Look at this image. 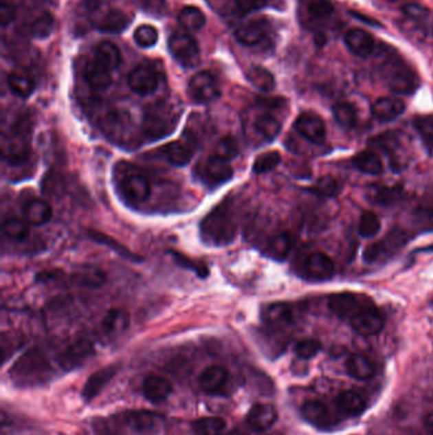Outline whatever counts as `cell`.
<instances>
[{
	"instance_id": "cell-40",
	"label": "cell",
	"mask_w": 433,
	"mask_h": 435,
	"mask_svg": "<svg viewBox=\"0 0 433 435\" xmlns=\"http://www.w3.org/2000/svg\"><path fill=\"white\" fill-rule=\"evenodd\" d=\"M301 412H302V416L314 425H323L329 420V411L326 409V406L323 402L318 401V400L305 402L301 409Z\"/></svg>"
},
{
	"instance_id": "cell-49",
	"label": "cell",
	"mask_w": 433,
	"mask_h": 435,
	"mask_svg": "<svg viewBox=\"0 0 433 435\" xmlns=\"http://www.w3.org/2000/svg\"><path fill=\"white\" fill-rule=\"evenodd\" d=\"M310 190L320 198H334L341 191V186L333 177L323 176L318 180L314 186H311Z\"/></svg>"
},
{
	"instance_id": "cell-41",
	"label": "cell",
	"mask_w": 433,
	"mask_h": 435,
	"mask_svg": "<svg viewBox=\"0 0 433 435\" xmlns=\"http://www.w3.org/2000/svg\"><path fill=\"white\" fill-rule=\"evenodd\" d=\"M225 427V420L217 416L199 418L192 423V429L197 435H221Z\"/></svg>"
},
{
	"instance_id": "cell-31",
	"label": "cell",
	"mask_w": 433,
	"mask_h": 435,
	"mask_svg": "<svg viewBox=\"0 0 433 435\" xmlns=\"http://www.w3.org/2000/svg\"><path fill=\"white\" fill-rule=\"evenodd\" d=\"M163 153L170 165L182 167L191 162L193 157V148H192L191 142L175 140L167 144L163 149Z\"/></svg>"
},
{
	"instance_id": "cell-64",
	"label": "cell",
	"mask_w": 433,
	"mask_h": 435,
	"mask_svg": "<svg viewBox=\"0 0 433 435\" xmlns=\"http://www.w3.org/2000/svg\"><path fill=\"white\" fill-rule=\"evenodd\" d=\"M388 1H400V0H388Z\"/></svg>"
},
{
	"instance_id": "cell-61",
	"label": "cell",
	"mask_w": 433,
	"mask_h": 435,
	"mask_svg": "<svg viewBox=\"0 0 433 435\" xmlns=\"http://www.w3.org/2000/svg\"><path fill=\"white\" fill-rule=\"evenodd\" d=\"M175 257L182 266H187V268H191L192 270H195L200 277H206L208 275V268L203 265V264H199V262H192L187 257L181 256L178 253H175Z\"/></svg>"
},
{
	"instance_id": "cell-27",
	"label": "cell",
	"mask_w": 433,
	"mask_h": 435,
	"mask_svg": "<svg viewBox=\"0 0 433 435\" xmlns=\"http://www.w3.org/2000/svg\"><path fill=\"white\" fill-rule=\"evenodd\" d=\"M130 326V315L122 308H112L102 319V330L106 335L117 336L124 334Z\"/></svg>"
},
{
	"instance_id": "cell-8",
	"label": "cell",
	"mask_w": 433,
	"mask_h": 435,
	"mask_svg": "<svg viewBox=\"0 0 433 435\" xmlns=\"http://www.w3.org/2000/svg\"><path fill=\"white\" fill-rule=\"evenodd\" d=\"M3 157L12 165L22 163L28 157L30 142H28V127L23 121L17 125L8 135H3Z\"/></svg>"
},
{
	"instance_id": "cell-22",
	"label": "cell",
	"mask_w": 433,
	"mask_h": 435,
	"mask_svg": "<svg viewBox=\"0 0 433 435\" xmlns=\"http://www.w3.org/2000/svg\"><path fill=\"white\" fill-rule=\"evenodd\" d=\"M344 42L355 55L361 58L370 56L375 49V40L373 34L361 28L350 30L344 36Z\"/></svg>"
},
{
	"instance_id": "cell-13",
	"label": "cell",
	"mask_w": 433,
	"mask_h": 435,
	"mask_svg": "<svg viewBox=\"0 0 433 435\" xmlns=\"http://www.w3.org/2000/svg\"><path fill=\"white\" fill-rule=\"evenodd\" d=\"M333 13V4L329 0H299V18L307 27L325 21Z\"/></svg>"
},
{
	"instance_id": "cell-16",
	"label": "cell",
	"mask_w": 433,
	"mask_h": 435,
	"mask_svg": "<svg viewBox=\"0 0 433 435\" xmlns=\"http://www.w3.org/2000/svg\"><path fill=\"white\" fill-rule=\"evenodd\" d=\"M351 325L359 335L374 336L383 331L385 319L379 310L368 307L351 318Z\"/></svg>"
},
{
	"instance_id": "cell-45",
	"label": "cell",
	"mask_w": 433,
	"mask_h": 435,
	"mask_svg": "<svg viewBox=\"0 0 433 435\" xmlns=\"http://www.w3.org/2000/svg\"><path fill=\"white\" fill-rule=\"evenodd\" d=\"M55 28V18L50 13L43 12L38 17L34 18L30 25V34L34 39H46L49 37Z\"/></svg>"
},
{
	"instance_id": "cell-52",
	"label": "cell",
	"mask_w": 433,
	"mask_h": 435,
	"mask_svg": "<svg viewBox=\"0 0 433 435\" xmlns=\"http://www.w3.org/2000/svg\"><path fill=\"white\" fill-rule=\"evenodd\" d=\"M238 153H239V145H238L236 140L230 136L219 140L215 145V151H214L215 156L225 159V160L235 158L238 156Z\"/></svg>"
},
{
	"instance_id": "cell-60",
	"label": "cell",
	"mask_w": 433,
	"mask_h": 435,
	"mask_svg": "<svg viewBox=\"0 0 433 435\" xmlns=\"http://www.w3.org/2000/svg\"><path fill=\"white\" fill-rule=\"evenodd\" d=\"M16 18V8L8 1H3L0 6V22L3 27L10 25Z\"/></svg>"
},
{
	"instance_id": "cell-30",
	"label": "cell",
	"mask_w": 433,
	"mask_h": 435,
	"mask_svg": "<svg viewBox=\"0 0 433 435\" xmlns=\"http://www.w3.org/2000/svg\"><path fill=\"white\" fill-rule=\"evenodd\" d=\"M23 214L30 224L42 226L46 224L52 217V208L47 201L34 199L25 204Z\"/></svg>"
},
{
	"instance_id": "cell-1",
	"label": "cell",
	"mask_w": 433,
	"mask_h": 435,
	"mask_svg": "<svg viewBox=\"0 0 433 435\" xmlns=\"http://www.w3.org/2000/svg\"><path fill=\"white\" fill-rule=\"evenodd\" d=\"M238 232V220L233 206L227 202L217 205L201 223L202 241L208 246L221 247L233 242Z\"/></svg>"
},
{
	"instance_id": "cell-56",
	"label": "cell",
	"mask_w": 433,
	"mask_h": 435,
	"mask_svg": "<svg viewBox=\"0 0 433 435\" xmlns=\"http://www.w3.org/2000/svg\"><path fill=\"white\" fill-rule=\"evenodd\" d=\"M268 0H235V10L241 16H247L252 12L266 7Z\"/></svg>"
},
{
	"instance_id": "cell-57",
	"label": "cell",
	"mask_w": 433,
	"mask_h": 435,
	"mask_svg": "<svg viewBox=\"0 0 433 435\" xmlns=\"http://www.w3.org/2000/svg\"><path fill=\"white\" fill-rule=\"evenodd\" d=\"M401 9H403V13H404L407 17L410 18V19H414L417 22L425 21V19L428 18V16L431 14L430 10L425 8V7L421 6V4H414V3L406 4Z\"/></svg>"
},
{
	"instance_id": "cell-17",
	"label": "cell",
	"mask_w": 433,
	"mask_h": 435,
	"mask_svg": "<svg viewBox=\"0 0 433 435\" xmlns=\"http://www.w3.org/2000/svg\"><path fill=\"white\" fill-rule=\"evenodd\" d=\"M93 352V343L89 340L82 339L67 346V349L60 354L58 363L63 368L71 370L80 367L84 361L92 355Z\"/></svg>"
},
{
	"instance_id": "cell-46",
	"label": "cell",
	"mask_w": 433,
	"mask_h": 435,
	"mask_svg": "<svg viewBox=\"0 0 433 435\" xmlns=\"http://www.w3.org/2000/svg\"><path fill=\"white\" fill-rule=\"evenodd\" d=\"M334 120L343 127H353L357 124V111L348 102H338L333 106Z\"/></svg>"
},
{
	"instance_id": "cell-15",
	"label": "cell",
	"mask_w": 433,
	"mask_h": 435,
	"mask_svg": "<svg viewBox=\"0 0 433 435\" xmlns=\"http://www.w3.org/2000/svg\"><path fill=\"white\" fill-rule=\"evenodd\" d=\"M302 270L305 277L309 279L325 282L333 277L334 264L332 259L328 255H325L324 252H311L304 261Z\"/></svg>"
},
{
	"instance_id": "cell-14",
	"label": "cell",
	"mask_w": 433,
	"mask_h": 435,
	"mask_svg": "<svg viewBox=\"0 0 433 435\" xmlns=\"http://www.w3.org/2000/svg\"><path fill=\"white\" fill-rule=\"evenodd\" d=\"M293 127L302 138H305L310 142H314L318 145L324 142L326 129L323 118L318 116L317 114H301L300 116L296 118Z\"/></svg>"
},
{
	"instance_id": "cell-38",
	"label": "cell",
	"mask_w": 433,
	"mask_h": 435,
	"mask_svg": "<svg viewBox=\"0 0 433 435\" xmlns=\"http://www.w3.org/2000/svg\"><path fill=\"white\" fill-rule=\"evenodd\" d=\"M8 85L13 94L27 98L34 92L36 82L34 78L23 72H13L8 76Z\"/></svg>"
},
{
	"instance_id": "cell-20",
	"label": "cell",
	"mask_w": 433,
	"mask_h": 435,
	"mask_svg": "<svg viewBox=\"0 0 433 435\" xmlns=\"http://www.w3.org/2000/svg\"><path fill=\"white\" fill-rule=\"evenodd\" d=\"M268 31L269 25L265 19H256L239 25L235 31V37L245 46H257L266 40Z\"/></svg>"
},
{
	"instance_id": "cell-11",
	"label": "cell",
	"mask_w": 433,
	"mask_h": 435,
	"mask_svg": "<svg viewBox=\"0 0 433 435\" xmlns=\"http://www.w3.org/2000/svg\"><path fill=\"white\" fill-rule=\"evenodd\" d=\"M328 306L329 310H332L337 317L351 319L361 310L371 307V301L368 299H361V297L357 294L343 292L331 295Z\"/></svg>"
},
{
	"instance_id": "cell-50",
	"label": "cell",
	"mask_w": 433,
	"mask_h": 435,
	"mask_svg": "<svg viewBox=\"0 0 433 435\" xmlns=\"http://www.w3.org/2000/svg\"><path fill=\"white\" fill-rule=\"evenodd\" d=\"M159 34L155 27L151 25H142L136 28L133 34V40L142 49H149L157 45Z\"/></svg>"
},
{
	"instance_id": "cell-32",
	"label": "cell",
	"mask_w": 433,
	"mask_h": 435,
	"mask_svg": "<svg viewBox=\"0 0 433 435\" xmlns=\"http://www.w3.org/2000/svg\"><path fill=\"white\" fill-rule=\"evenodd\" d=\"M295 317V310L289 303H275L265 310V321L269 326L283 327L290 325Z\"/></svg>"
},
{
	"instance_id": "cell-54",
	"label": "cell",
	"mask_w": 433,
	"mask_h": 435,
	"mask_svg": "<svg viewBox=\"0 0 433 435\" xmlns=\"http://www.w3.org/2000/svg\"><path fill=\"white\" fill-rule=\"evenodd\" d=\"M322 345L315 339H304L295 345V352L301 359H311L320 350Z\"/></svg>"
},
{
	"instance_id": "cell-53",
	"label": "cell",
	"mask_w": 433,
	"mask_h": 435,
	"mask_svg": "<svg viewBox=\"0 0 433 435\" xmlns=\"http://www.w3.org/2000/svg\"><path fill=\"white\" fill-rule=\"evenodd\" d=\"M133 3L154 17L160 18L167 14V0H133Z\"/></svg>"
},
{
	"instance_id": "cell-3",
	"label": "cell",
	"mask_w": 433,
	"mask_h": 435,
	"mask_svg": "<svg viewBox=\"0 0 433 435\" xmlns=\"http://www.w3.org/2000/svg\"><path fill=\"white\" fill-rule=\"evenodd\" d=\"M179 120V111L173 105L157 103L145 112L142 120V135L149 140H158L175 131Z\"/></svg>"
},
{
	"instance_id": "cell-36",
	"label": "cell",
	"mask_w": 433,
	"mask_h": 435,
	"mask_svg": "<svg viewBox=\"0 0 433 435\" xmlns=\"http://www.w3.org/2000/svg\"><path fill=\"white\" fill-rule=\"evenodd\" d=\"M93 59L98 60L109 70H116L121 63V54L116 45L112 42L104 41L98 43L92 52Z\"/></svg>"
},
{
	"instance_id": "cell-33",
	"label": "cell",
	"mask_w": 433,
	"mask_h": 435,
	"mask_svg": "<svg viewBox=\"0 0 433 435\" xmlns=\"http://www.w3.org/2000/svg\"><path fill=\"white\" fill-rule=\"evenodd\" d=\"M117 368L115 367H106L100 369L96 373H93L84 385L83 396L85 400H93L100 391L104 388V385L116 374Z\"/></svg>"
},
{
	"instance_id": "cell-48",
	"label": "cell",
	"mask_w": 433,
	"mask_h": 435,
	"mask_svg": "<svg viewBox=\"0 0 433 435\" xmlns=\"http://www.w3.org/2000/svg\"><path fill=\"white\" fill-rule=\"evenodd\" d=\"M380 228H381V223L375 213L365 211L359 218L358 233L361 237L373 238L380 232Z\"/></svg>"
},
{
	"instance_id": "cell-28",
	"label": "cell",
	"mask_w": 433,
	"mask_h": 435,
	"mask_svg": "<svg viewBox=\"0 0 433 435\" xmlns=\"http://www.w3.org/2000/svg\"><path fill=\"white\" fill-rule=\"evenodd\" d=\"M144 396L154 403L166 401L172 392V385L166 378L158 376H148L142 385Z\"/></svg>"
},
{
	"instance_id": "cell-12",
	"label": "cell",
	"mask_w": 433,
	"mask_h": 435,
	"mask_svg": "<svg viewBox=\"0 0 433 435\" xmlns=\"http://www.w3.org/2000/svg\"><path fill=\"white\" fill-rule=\"evenodd\" d=\"M127 82L133 92L140 96H149L158 88V72L151 64H140L131 70Z\"/></svg>"
},
{
	"instance_id": "cell-62",
	"label": "cell",
	"mask_w": 433,
	"mask_h": 435,
	"mask_svg": "<svg viewBox=\"0 0 433 435\" xmlns=\"http://www.w3.org/2000/svg\"><path fill=\"white\" fill-rule=\"evenodd\" d=\"M352 16H355V17H357L359 21L362 19L364 22H366L367 25H380V23L375 21L374 18L365 17L364 14H359V13H356V12H352Z\"/></svg>"
},
{
	"instance_id": "cell-39",
	"label": "cell",
	"mask_w": 433,
	"mask_h": 435,
	"mask_svg": "<svg viewBox=\"0 0 433 435\" xmlns=\"http://www.w3.org/2000/svg\"><path fill=\"white\" fill-rule=\"evenodd\" d=\"M337 405L348 415H358L365 410L366 402L361 394L355 391H344L337 399Z\"/></svg>"
},
{
	"instance_id": "cell-42",
	"label": "cell",
	"mask_w": 433,
	"mask_h": 435,
	"mask_svg": "<svg viewBox=\"0 0 433 435\" xmlns=\"http://www.w3.org/2000/svg\"><path fill=\"white\" fill-rule=\"evenodd\" d=\"M247 78L250 83L262 92H271L275 88V76H272V73L268 72L265 67H250L247 73Z\"/></svg>"
},
{
	"instance_id": "cell-47",
	"label": "cell",
	"mask_w": 433,
	"mask_h": 435,
	"mask_svg": "<svg viewBox=\"0 0 433 435\" xmlns=\"http://www.w3.org/2000/svg\"><path fill=\"white\" fill-rule=\"evenodd\" d=\"M28 222L22 218L12 217L8 218L4 222L3 231L4 235H7L10 240L14 241H22L30 233V228H28Z\"/></svg>"
},
{
	"instance_id": "cell-23",
	"label": "cell",
	"mask_w": 433,
	"mask_h": 435,
	"mask_svg": "<svg viewBox=\"0 0 433 435\" xmlns=\"http://www.w3.org/2000/svg\"><path fill=\"white\" fill-rule=\"evenodd\" d=\"M277 420V411L272 405L257 403L250 409L247 421L256 432H266Z\"/></svg>"
},
{
	"instance_id": "cell-34",
	"label": "cell",
	"mask_w": 433,
	"mask_h": 435,
	"mask_svg": "<svg viewBox=\"0 0 433 435\" xmlns=\"http://www.w3.org/2000/svg\"><path fill=\"white\" fill-rule=\"evenodd\" d=\"M352 165L359 172H362L365 175H370V176L381 175L384 171L381 159L376 154L375 151H364L357 153L352 158Z\"/></svg>"
},
{
	"instance_id": "cell-24",
	"label": "cell",
	"mask_w": 433,
	"mask_h": 435,
	"mask_svg": "<svg viewBox=\"0 0 433 435\" xmlns=\"http://www.w3.org/2000/svg\"><path fill=\"white\" fill-rule=\"evenodd\" d=\"M373 115L381 123H389L399 118L406 111V103L397 97H383L371 107Z\"/></svg>"
},
{
	"instance_id": "cell-2",
	"label": "cell",
	"mask_w": 433,
	"mask_h": 435,
	"mask_svg": "<svg viewBox=\"0 0 433 435\" xmlns=\"http://www.w3.org/2000/svg\"><path fill=\"white\" fill-rule=\"evenodd\" d=\"M117 187L124 199L131 204H140L151 196L149 180L139 168L127 162L117 163L115 169Z\"/></svg>"
},
{
	"instance_id": "cell-37",
	"label": "cell",
	"mask_w": 433,
	"mask_h": 435,
	"mask_svg": "<svg viewBox=\"0 0 433 435\" xmlns=\"http://www.w3.org/2000/svg\"><path fill=\"white\" fill-rule=\"evenodd\" d=\"M126 423L133 432L145 434L155 429L158 418L149 411H133L126 416Z\"/></svg>"
},
{
	"instance_id": "cell-59",
	"label": "cell",
	"mask_w": 433,
	"mask_h": 435,
	"mask_svg": "<svg viewBox=\"0 0 433 435\" xmlns=\"http://www.w3.org/2000/svg\"><path fill=\"white\" fill-rule=\"evenodd\" d=\"M388 250L385 242H375L368 244L365 251H364V259L371 264V262H375L379 259H381L385 251Z\"/></svg>"
},
{
	"instance_id": "cell-44",
	"label": "cell",
	"mask_w": 433,
	"mask_h": 435,
	"mask_svg": "<svg viewBox=\"0 0 433 435\" xmlns=\"http://www.w3.org/2000/svg\"><path fill=\"white\" fill-rule=\"evenodd\" d=\"M104 280L106 277L103 271L96 266H83L74 274V282L76 284L89 288H97L103 284Z\"/></svg>"
},
{
	"instance_id": "cell-58",
	"label": "cell",
	"mask_w": 433,
	"mask_h": 435,
	"mask_svg": "<svg viewBox=\"0 0 433 435\" xmlns=\"http://www.w3.org/2000/svg\"><path fill=\"white\" fill-rule=\"evenodd\" d=\"M91 237H92L94 241H98L100 243H103V244H107L109 247H112L117 253H120V255H122V256H125V257H133V253L129 251V250H126L124 246H121L120 243H117L115 240H112L111 237H107V235H103V233H98V232H91Z\"/></svg>"
},
{
	"instance_id": "cell-55",
	"label": "cell",
	"mask_w": 433,
	"mask_h": 435,
	"mask_svg": "<svg viewBox=\"0 0 433 435\" xmlns=\"http://www.w3.org/2000/svg\"><path fill=\"white\" fill-rule=\"evenodd\" d=\"M416 129L422 135L425 145L430 148V151L433 154V118H417Z\"/></svg>"
},
{
	"instance_id": "cell-19",
	"label": "cell",
	"mask_w": 433,
	"mask_h": 435,
	"mask_svg": "<svg viewBox=\"0 0 433 435\" xmlns=\"http://www.w3.org/2000/svg\"><path fill=\"white\" fill-rule=\"evenodd\" d=\"M130 126V116L122 111H111L102 121L103 131L111 138V140L116 142H125Z\"/></svg>"
},
{
	"instance_id": "cell-51",
	"label": "cell",
	"mask_w": 433,
	"mask_h": 435,
	"mask_svg": "<svg viewBox=\"0 0 433 435\" xmlns=\"http://www.w3.org/2000/svg\"><path fill=\"white\" fill-rule=\"evenodd\" d=\"M280 162H281V156L278 151H266L256 159V162L253 165V171L257 175L267 173V172L275 169L280 165Z\"/></svg>"
},
{
	"instance_id": "cell-5",
	"label": "cell",
	"mask_w": 433,
	"mask_h": 435,
	"mask_svg": "<svg viewBox=\"0 0 433 435\" xmlns=\"http://www.w3.org/2000/svg\"><path fill=\"white\" fill-rule=\"evenodd\" d=\"M385 60L386 61L381 67V74L388 88L398 94L414 92L419 85V79L416 73L407 64H404L403 60L395 58Z\"/></svg>"
},
{
	"instance_id": "cell-43",
	"label": "cell",
	"mask_w": 433,
	"mask_h": 435,
	"mask_svg": "<svg viewBox=\"0 0 433 435\" xmlns=\"http://www.w3.org/2000/svg\"><path fill=\"white\" fill-rule=\"evenodd\" d=\"M179 25L187 31H200L206 23L205 14L196 7H184L178 14Z\"/></svg>"
},
{
	"instance_id": "cell-25",
	"label": "cell",
	"mask_w": 433,
	"mask_h": 435,
	"mask_svg": "<svg viewBox=\"0 0 433 435\" xmlns=\"http://www.w3.org/2000/svg\"><path fill=\"white\" fill-rule=\"evenodd\" d=\"M229 379V373L220 365H211L201 373L199 383L201 388L208 394H219L224 390Z\"/></svg>"
},
{
	"instance_id": "cell-63",
	"label": "cell",
	"mask_w": 433,
	"mask_h": 435,
	"mask_svg": "<svg viewBox=\"0 0 433 435\" xmlns=\"http://www.w3.org/2000/svg\"><path fill=\"white\" fill-rule=\"evenodd\" d=\"M425 429H427V432H428L430 434L433 435V411L425 416Z\"/></svg>"
},
{
	"instance_id": "cell-29",
	"label": "cell",
	"mask_w": 433,
	"mask_h": 435,
	"mask_svg": "<svg viewBox=\"0 0 433 435\" xmlns=\"http://www.w3.org/2000/svg\"><path fill=\"white\" fill-rule=\"evenodd\" d=\"M403 199V190L390 186H370L367 200L380 206H392Z\"/></svg>"
},
{
	"instance_id": "cell-21",
	"label": "cell",
	"mask_w": 433,
	"mask_h": 435,
	"mask_svg": "<svg viewBox=\"0 0 433 435\" xmlns=\"http://www.w3.org/2000/svg\"><path fill=\"white\" fill-rule=\"evenodd\" d=\"M84 78L93 89L103 91L112 83V70L104 67L98 60L91 58L84 65Z\"/></svg>"
},
{
	"instance_id": "cell-9",
	"label": "cell",
	"mask_w": 433,
	"mask_h": 435,
	"mask_svg": "<svg viewBox=\"0 0 433 435\" xmlns=\"http://www.w3.org/2000/svg\"><path fill=\"white\" fill-rule=\"evenodd\" d=\"M169 51L182 67H192L199 64L200 61V46L191 34L184 32H177L170 36Z\"/></svg>"
},
{
	"instance_id": "cell-26",
	"label": "cell",
	"mask_w": 433,
	"mask_h": 435,
	"mask_svg": "<svg viewBox=\"0 0 433 435\" xmlns=\"http://www.w3.org/2000/svg\"><path fill=\"white\" fill-rule=\"evenodd\" d=\"M295 243H296V238L290 232L278 233L274 235L267 243L266 255L271 259L282 261L291 253L292 248L295 247Z\"/></svg>"
},
{
	"instance_id": "cell-35",
	"label": "cell",
	"mask_w": 433,
	"mask_h": 435,
	"mask_svg": "<svg viewBox=\"0 0 433 435\" xmlns=\"http://www.w3.org/2000/svg\"><path fill=\"white\" fill-rule=\"evenodd\" d=\"M346 368H347V372L350 376L356 378V379H361V381L373 378L376 370L375 364L373 363V360L362 355V354L351 355L347 360Z\"/></svg>"
},
{
	"instance_id": "cell-6",
	"label": "cell",
	"mask_w": 433,
	"mask_h": 435,
	"mask_svg": "<svg viewBox=\"0 0 433 435\" xmlns=\"http://www.w3.org/2000/svg\"><path fill=\"white\" fill-rule=\"evenodd\" d=\"M195 175L202 184L208 187H217L227 182L233 176V168L229 160L220 158L215 154L202 159L195 168Z\"/></svg>"
},
{
	"instance_id": "cell-7",
	"label": "cell",
	"mask_w": 433,
	"mask_h": 435,
	"mask_svg": "<svg viewBox=\"0 0 433 435\" xmlns=\"http://www.w3.org/2000/svg\"><path fill=\"white\" fill-rule=\"evenodd\" d=\"M88 8L92 10L93 25L102 32L120 34L131 23V18L124 10L109 8L100 10V0H89Z\"/></svg>"
},
{
	"instance_id": "cell-4",
	"label": "cell",
	"mask_w": 433,
	"mask_h": 435,
	"mask_svg": "<svg viewBox=\"0 0 433 435\" xmlns=\"http://www.w3.org/2000/svg\"><path fill=\"white\" fill-rule=\"evenodd\" d=\"M13 381L21 385H36L49 376L50 367L46 358L37 350L25 352L22 358L18 359L9 372Z\"/></svg>"
},
{
	"instance_id": "cell-10",
	"label": "cell",
	"mask_w": 433,
	"mask_h": 435,
	"mask_svg": "<svg viewBox=\"0 0 433 435\" xmlns=\"http://www.w3.org/2000/svg\"><path fill=\"white\" fill-rule=\"evenodd\" d=\"M187 92L193 102L208 103L220 97L221 88L216 76L208 72H200L192 76Z\"/></svg>"
},
{
	"instance_id": "cell-18",
	"label": "cell",
	"mask_w": 433,
	"mask_h": 435,
	"mask_svg": "<svg viewBox=\"0 0 433 435\" xmlns=\"http://www.w3.org/2000/svg\"><path fill=\"white\" fill-rule=\"evenodd\" d=\"M254 138H258L262 142H271L281 131V123L269 111H262L257 114L250 123Z\"/></svg>"
}]
</instances>
